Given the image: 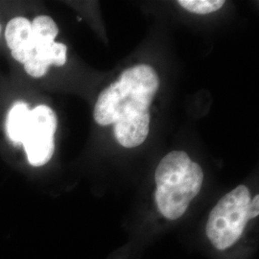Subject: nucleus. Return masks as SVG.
Listing matches in <instances>:
<instances>
[{
  "instance_id": "2",
  "label": "nucleus",
  "mask_w": 259,
  "mask_h": 259,
  "mask_svg": "<svg viewBox=\"0 0 259 259\" xmlns=\"http://www.w3.org/2000/svg\"><path fill=\"white\" fill-rule=\"evenodd\" d=\"M155 179V199L159 211L167 219L176 220L199 194L204 173L185 152L173 151L159 162Z\"/></svg>"
},
{
  "instance_id": "4",
  "label": "nucleus",
  "mask_w": 259,
  "mask_h": 259,
  "mask_svg": "<svg viewBox=\"0 0 259 259\" xmlns=\"http://www.w3.org/2000/svg\"><path fill=\"white\" fill-rule=\"evenodd\" d=\"M249 189L239 185L214 206L206 224V235L218 250H226L238 240L249 219Z\"/></svg>"
},
{
  "instance_id": "3",
  "label": "nucleus",
  "mask_w": 259,
  "mask_h": 259,
  "mask_svg": "<svg viewBox=\"0 0 259 259\" xmlns=\"http://www.w3.org/2000/svg\"><path fill=\"white\" fill-rule=\"evenodd\" d=\"M32 33L19 46L11 49V55L24 71L33 78H41L51 65L63 66L66 63L67 47L56 42L59 28L54 19L38 16L31 21Z\"/></svg>"
},
{
  "instance_id": "10",
  "label": "nucleus",
  "mask_w": 259,
  "mask_h": 259,
  "mask_svg": "<svg viewBox=\"0 0 259 259\" xmlns=\"http://www.w3.org/2000/svg\"><path fill=\"white\" fill-rule=\"evenodd\" d=\"M1 35H2V25L0 23V38H1Z\"/></svg>"
},
{
  "instance_id": "7",
  "label": "nucleus",
  "mask_w": 259,
  "mask_h": 259,
  "mask_svg": "<svg viewBox=\"0 0 259 259\" xmlns=\"http://www.w3.org/2000/svg\"><path fill=\"white\" fill-rule=\"evenodd\" d=\"M30 108L27 103L18 101L10 108L6 118V135L12 144L20 146L27 123Z\"/></svg>"
},
{
  "instance_id": "9",
  "label": "nucleus",
  "mask_w": 259,
  "mask_h": 259,
  "mask_svg": "<svg viewBox=\"0 0 259 259\" xmlns=\"http://www.w3.org/2000/svg\"><path fill=\"white\" fill-rule=\"evenodd\" d=\"M259 196L256 195L252 200H250V204H249V219H253L257 217L259 214Z\"/></svg>"
},
{
  "instance_id": "8",
  "label": "nucleus",
  "mask_w": 259,
  "mask_h": 259,
  "mask_svg": "<svg viewBox=\"0 0 259 259\" xmlns=\"http://www.w3.org/2000/svg\"><path fill=\"white\" fill-rule=\"evenodd\" d=\"M179 4L185 10L199 14L205 15L213 13L217 10L221 9L225 1L223 0H180Z\"/></svg>"
},
{
  "instance_id": "5",
  "label": "nucleus",
  "mask_w": 259,
  "mask_h": 259,
  "mask_svg": "<svg viewBox=\"0 0 259 259\" xmlns=\"http://www.w3.org/2000/svg\"><path fill=\"white\" fill-rule=\"evenodd\" d=\"M57 126V115L50 107L38 105L30 110L21 145L31 166H44L53 157Z\"/></svg>"
},
{
  "instance_id": "6",
  "label": "nucleus",
  "mask_w": 259,
  "mask_h": 259,
  "mask_svg": "<svg viewBox=\"0 0 259 259\" xmlns=\"http://www.w3.org/2000/svg\"><path fill=\"white\" fill-rule=\"evenodd\" d=\"M149 124L150 115L128 120L117 121L113 124L114 137L123 147H138L148 137Z\"/></svg>"
},
{
  "instance_id": "1",
  "label": "nucleus",
  "mask_w": 259,
  "mask_h": 259,
  "mask_svg": "<svg viewBox=\"0 0 259 259\" xmlns=\"http://www.w3.org/2000/svg\"><path fill=\"white\" fill-rule=\"evenodd\" d=\"M159 85L153 67L138 65L121 73L119 78L99 94L93 117L101 126L147 115Z\"/></svg>"
}]
</instances>
